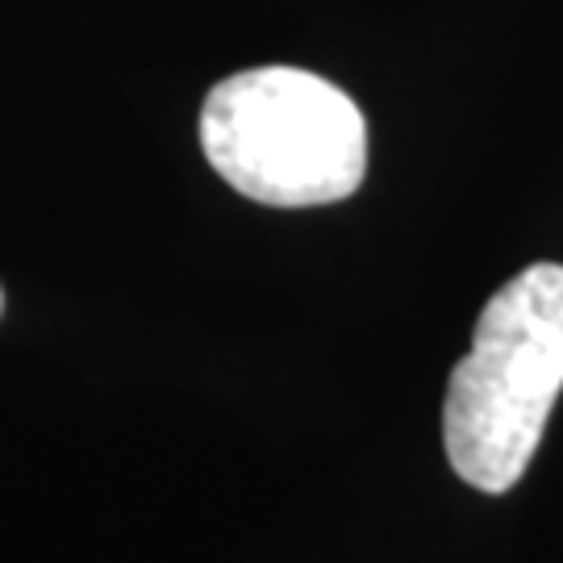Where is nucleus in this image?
<instances>
[{"instance_id":"obj_1","label":"nucleus","mask_w":563,"mask_h":563,"mask_svg":"<svg viewBox=\"0 0 563 563\" xmlns=\"http://www.w3.org/2000/svg\"><path fill=\"white\" fill-rule=\"evenodd\" d=\"M563 388V263H534L493 292L455 363L443 443L455 476L509 493L543 443Z\"/></svg>"},{"instance_id":"obj_2","label":"nucleus","mask_w":563,"mask_h":563,"mask_svg":"<svg viewBox=\"0 0 563 563\" xmlns=\"http://www.w3.org/2000/svg\"><path fill=\"white\" fill-rule=\"evenodd\" d=\"M201 151L246 201L305 209L351 197L367 172L360 104L301 67H251L209 88Z\"/></svg>"},{"instance_id":"obj_3","label":"nucleus","mask_w":563,"mask_h":563,"mask_svg":"<svg viewBox=\"0 0 563 563\" xmlns=\"http://www.w3.org/2000/svg\"><path fill=\"white\" fill-rule=\"evenodd\" d=\"M0 309H4V292H0Z\"/></svg>"}]
</instances>
